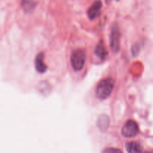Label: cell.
<instances>
[{"label":"cell","instance_id":"obj_8","mask_svg":"<svg viewBox=\"0 0 153 153\" xmlns=\"http://www.w3.org/2000/svg\"><path fill=\"white\" fill-rule=\"evenodd\" d=\"M126 148L128 153H141L142 151L141 145L137 141L128 142L126 144Z\"/></svg>","mask_w":153,"mask_h":153},{"label":"cell","instance_id":"obj_2","mask_svg":"<svg viewBox=\"0 0 153 153\" xmlns=\"http://www.w3.org/2000/svg\"><path fill=\"white\" fill-rule=\"evenodd\" d=\"M86 61V55L82 49H76L71 55V64L75 71H80L83 69Z\"/></svg>","mask_w":153,"mask_h":153},{"label":"cell","instance_id":"obj_9","mask_svg":"<svg viewBox=\"0 0 153 153\" xmlns=\"http://www.w3.org/2000/svg\"><path fill=\"white\" fill-rule=\"evenodd\" d=\"M97 125L100 130L105 131L107 130L109 126V118L106 115H101L99 117L98 121H97Z\"/></svg>","mask_w":153,"mask_h":153},{"label":"cell","instance_id":"obj_7","mask_svg":"<svg viewBox=\"0 0 153 153\" xmlns=\"http://www.w3.org/2000/svg\"><path fill=\"white\" fill-rule=\"evenodd\" d=\"M95 54L100 59H105V58L108 55V52L107 49H106L105 45L104 42L102 40L100 42V43L97 44V47L95 49Z\"/></svg>","mask_w":153,"mask_h":153},{"label":"cell","instance_id":"obj_5","mask_svg":"<svg viewBox=\"0 0 153 153\" xmlns=\"http://www.w3.org/2000/svg\"><path fill=\"white\" fill-rule=\"evenodd\" d=\"M102 7V1L100 0H97V1H94L87 12L89 19L91 20H94V19L99 17L100 16V13H101Z\"/></svg>","mask_w":153,"mask_h":153},{"label":"cell","instance_id":"obj_13","mask_svg":"<svg viewBox=\"0 0 153 153\" xmlns=\"http://www.w3.org/2000/svg\"><path fill=\"white\" fill-rule=\"evenodd\" d=\"M143 153H152V152H150V151H149V152H143Z\"/></svg>","mask_w":153,"mask_h":153},{"label":"cell","instance_id":"obj_10","mask_svg":"<svg viewBox=\"0 0 153 153\" xmlns=\"http://www.w3.org/2000/svg\"><path fill=\"white\" fill-rule=\"evenodd\" d=\"M21 6L25 12H31L36 6V2L33 0H22L21 1Z\"/></svg>","mask_w":153,"mask_h":153},{"label":"cell","instance_id":"obj_12","mask_svg":"<svg viewBox=\"0 0 153 153\" xmlns=\"http://www.w3.org/2000/svg\"><path fill=\"white\" fill-rule=\"evenodd\" d=\"M111 1H112V0H105V2H106V4H110V2Z\"/></svg>","mask_w":153,"mask_h":153},{"label":"cell","instance_id":"obj_11","mask_svg":"<svg viewBox=\"0 0 153 153\" xmlns=\"http://www.w3.org/2000/svg\"><path fill=\"white\" fill-rule=\"evenodd\" d=\"M102 153H123L122 150L117 148H107L104 149Z\"/></svg>","mask_w":153,"mask_h":153},{"label":"cell","instance_id":"obj_6","mask_svg":"<svg viewBox=\"0 0 153 153\" xmlns=\"http://www.w3.org/2000/svg\"><path fill=\"white\" fill-rule=\"evenodd\" d=\"M43 58H44V55H43V52H41V53H39L37 55L35 59L36 70L40 73H45L46 71V70H47V67L43 63Z\"/></svg>","mask_w":153,"mask_h":153},{"label":"cell","instance_id":"obj_4","mask_svg":"<svg viewBox=\"0 0 153 153\" xmlns=\"http://www.w3.org/2000/svg\"><path fill=\"white\" fill-rule=\"evenodd\" d=\"M139 132L137 123L134 120H128L122 129V135L126 138H131L137 135Z\"/></svg>","mask_w":153,"mask_h":153},{"label":"cell","instance_id":"obj_3","mask_svg":"<svg viewBox=\"0 0 153 153\" xmlns=\"http://www.w3.org/2000/svg\"><path fill=\"white\" fill-rule=\"evenodd\" d=\"M110 47L114 53H117L120 48V33L118 26L116 25H113L111 31Z\"/></svg>","mask_w":153,"mask_h":153},{"label":"cell","instance_id":"obj_1","mask_svg":"<svg viewBox=\"0 0 153 153\" xmlns=\"http://www.w3.org/2000/svg\"><path fill=\"white\" fill-rule=\"evenodd\" d=\"M114 87V82L111 78L103 79L99 82L97 88V97L100 100H105L110 97Z\"/></svg>","mask_w":153,"mask_h":153}]
</instances>
